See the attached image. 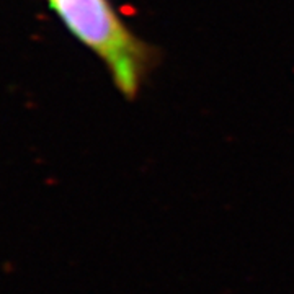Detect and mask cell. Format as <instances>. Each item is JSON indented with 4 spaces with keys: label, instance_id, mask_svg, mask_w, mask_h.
<instances>
[{
    "label": "cell",
    "instance_id": "1",
    "mask_svg": "<svg viewBox=\"0 0 294 294\" xmlns=\"http://www.w3.org/2000/svg\"><path fill=\"white\" fill-rule=\"evenodd\" d=\"M76 38L110 69L126 97H134L146 76L151 52L115 12L110 0H47Z\"/></svg>",
    "mask_w": 294,
    "mask_h": 294
}]
</instances>
